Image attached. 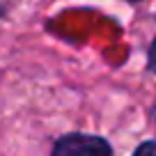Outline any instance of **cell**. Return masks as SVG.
Returning a JSON list of instances; mask_svg holds the SVG:
<instances>
[{
	"mask_svg": "<svg viewBox=\"0 0 156 156\" xmlns=\"http://www.w3.org/2000/svg\"><path fill=\"white\" fill-rule=\"evenodd\" d=\"M51 156H115V149L103 136L69 131L53 140Z\"/></svg>",
	"mask_w": 156,
	"mask_h": 156,
	"instance_id": "obj_1",
	"label": "cell"
},
{
	"mask_svg": "<svg viewBox=\"0 0 156 156\" xmlns=\"http://www.w3.org/2000/svg\"><path fill=\"white\" fill-rule=\"evenodd\" d=\"M145 69L149 76H156V34L149 41V48H147V60H145Z\"/></svg>",
	"mask_w": 156,
	"mask_h": 156,
	"instance_id": "obj_2",
	"label": "cell"
},
{
	"mask_svg": "<svg viewBox=\"0 0 156 156\" xmlns=\"http://www.w3.org/2000/svg\"><path fill=\"white\" fill-rule=\"evenodd\" d=\"M131 156H156V140L149 138V140H142L140 145L133 149Z\"/></svg>",
	"mask_w": 156,
	"mask_h": 156,
	"instance_id": "obj_3",
	"label": "cell"
},
{
	"mask_svg": "<svg viewBox=\"0 0 156 156\" xmlns=\"http://www.w3.org/2000/svg\"><path fill=\"white\" fill-rule=\"evenodd\" d=\"M149 119L156 124V97H154V101H151V106H149Z\"/></svg>",
	"mask_w": 156,
	"mask_h": 156,
	"instance_id": "obj_4",
	"label": "cell"
},
{
	"mask_svg": "<svg viewBox=\"0 0 156 156\" xmlns=\"http://www.w3.org/2000/svg\"><path fill=\"white\" fill-rule=\"evenodd\" d=\"M5 16H7V5H5V2H0V21L5 19Z\"/></svg>",
	"mask_w": 156,
	"mask_h": 156,
	"instance_id": "obj_5",
	"label": "cell"
},
{
	"mask_svg": "<svg viewBox=\"0 0 156 156\" xmlns=\"http://www.w3.org/2000/svg\"><path fill=\"white\" fill-rule=\"evenodd\" d=\"M126 5H140V2H145V0H124Z\"/></svg>",
	"mask_w": 156,
	"mask_h": 156,
	"instance_id": "obj_6",
	"label": "cell"
}]
</instances>
